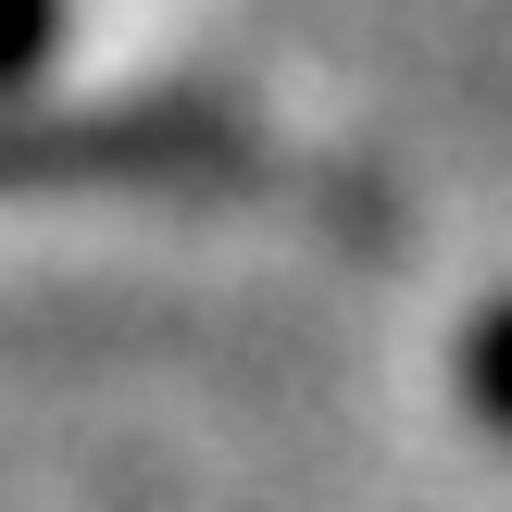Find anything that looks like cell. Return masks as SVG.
<instances>
[{
  "label": "cell",
  "instance_id": "obj_1",
  "mask_svg": "<svg viewBox=\"0 0 512 512\" xmlns=\"http://www.w3.org/2000/svg\"><path fill=\"white\" fill-rule=\"evenodd\" d=\"M38 38H50V0H0V63H25Z\"/></svg>",
  "mask_w": 512,
  "mask_h": 512
}]
</instances>
